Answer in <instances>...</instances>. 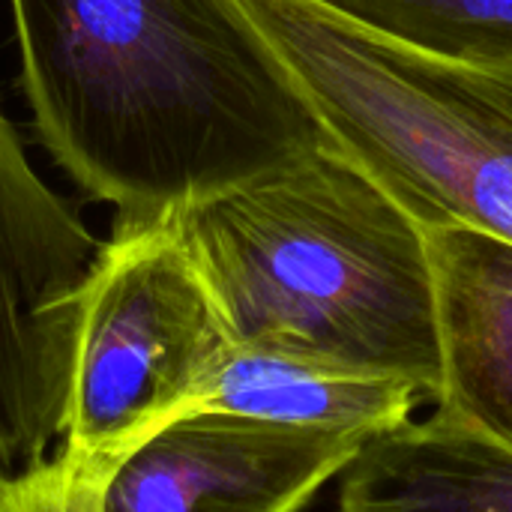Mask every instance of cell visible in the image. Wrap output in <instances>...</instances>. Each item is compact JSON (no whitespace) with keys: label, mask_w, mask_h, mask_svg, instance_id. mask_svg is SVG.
I'll return each mask as SVG.
<instances>
[{"label":"cell","mask_w":512,"mask_h":512,"mask_svg":"<svg viewBox=\"0 0 512 512\" xmlns=\"http://www.w3.org/2000/svg\"><path fill=\"white\" fill-rule=\"evenodd\" d=\"M54 159L114 225L177 219L327 135L237 0H9Z\"/></svg>","instance_id":"obj_1"},{"label":"cell","mask_w":512,"mask_h":512,"mask_svg":"<svg viewBox=\"0 0 512 512\" xmlns=\"http://www.w3.org/2000/svg\"><path fill=\"white\" fill-rule=\"evenodd\" d=\"M174 222L234 342L399 378L435 402L441 333L423 228L333 144Z\"/></svg>","instance_id":"obj_2"},{"label":"cell","mask_w":512,"mask_h":512,"mask_svg":"<svg viewBox=\"0 0 512 512\" xmlns=\"http://www.w3.org/2000/svg\"><path fill=\"white\" fill-rule=\"evenodd\" d=\"M327 144L426 225L512 243V57H441L312 0H237Z\"/></svg>","instance_id":"obj_3"},{"label":"cell","mask_w":512,"mask_h":512,"mask_svg":"<svg viewBox=\"0 0 512 512\" xmlns=\"http://www.w3.org/2000/svg\"><path fill=\"white\" fill-rule=\"evenodd\" d=\"M231 342L177 222L114 225L75 297L54 450L111 480L195 411Z\"/></svg>","instance_id":"obj_4"},{"label":"cell","mask_w":512,"mask_h":512,"mask_svg":"<svg viewBox=\"0 0 512 512\" xmlns=\"http://www.w3.org/2000/svg\"><path fill=\"white\" fill-rule=\"evenodd\" d=\"M99 249L36 177L0 111V459L9 474L57 447L75 297Z\"/></svg>","instance_id":"obj_5"},{"label":"cell","mask_w":512,"mask_h":512,"mask_svg":"<svg viewBox=\"0 0 512 512\" xmlns=\"http://www.w3.org/2000/svg\"><path fill=\"white\" fill-rule=\"evenodd\" d=\"M369 438L189 414L120 462L105 512H300Z\"/></svg>","instance_id":"obj_6"},{"label":"cell","mask_w":512,"mask_h":512,"mask_svg":"<svg viewBox=\"0 0 512 512\" xmlns=\"http://www.w3.org/2000/svg\"><path fill=\"white\" fill-rule=\"evenodd\" d=\"M435 276L438 417L512 450V243L471 225H426Z\"/></svg>","instance_id":"obj_7"},{"label":"cell","mask_w":512,"mask_h":512,"mask_svg":"<svg viewBox=\"0 0 512 512\" xmlns=\"http://www.w3.org/2000/svg\"><path fill=\"white\" fill-rule=\"evenodd\" d=\"M420 402H426V393L399 378L282 348L231 342L192 414L378 435L411 420Z\"/></svg>","instance_id":"obj_8"},{"label":"cell","mask_w":512,"mask_h":512,"mask_svg":"<svg viewBox=\"0 0 512 512\" xmlns=\"http://www.w3.org/2000/svg\"><path fill=\"white\" fill-rule=\"evenodd\" d=\"M339 512H512V450L438 414L405 420L342 471Z\"/></svg>","instance_id":"obj_9"},{"label":"cell","mask_w":512,"mask_h":512,"mask_svg":"<svg viewBox=\"0 0 512 512\" xmlns=\"http://www.w3.org/2000/svg\"><path fill=\"white\" fill-rule=\"evenodd\" d=\"M321 9L441 57H512V0H312Z\"/></svg>","instance_id":"obj_10"},{"label":"cell","mask_w":512,"mask_h":512,"mask_svg":"<svg viewBox=\"0 0 512 512\" xmlns=\"http://www.w3.org/2000/svg\"><path fill=\"white\" fill-rule=\"evenodd\" d=\"M108 477L54 450L45 462L0 477V512H105Z\"/></svg>","instance_id":"obj_11"},{"label":"cell","mask_w":512,"mask_h":512,"mask_svg":"<svg viewBox=\"0 0 512 512\" xmlns=\"http://www.w3.org/2000/svg\"><path fill=\"white\" fill-rule=\"evenodd\" d=\"M6 474H9V468H6V465H3V459H0V477H6Z\"/></svg>","instance_id":"obj_12"}]
</instances>
